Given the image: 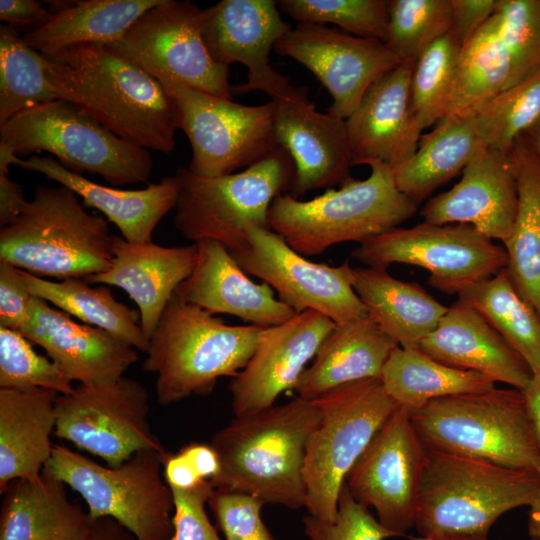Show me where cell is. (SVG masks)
Segmentation results:
<instances>
[{
  "label": "cell",
  "mask_w": 540,
  "mask_h": 540,
  "mask_svg": "<svg viewBox=\"0 0 540 540\" xmlns=\"http://www.w3.org/2000/svg\"><path fill=\"white\" fill-rule=\"evenodd\" d=\"M263 328L228 325L176 293L149 338L143 369L156 375L160 405L213 392L221 377L237 375L248 363Z\"/></svg>",
  "instance_id": "cell-3"
},
{
  "label": "cell",
  "mask_w": 540,
  "mask_h": 540,
  "mask_svg": "<svg viewBox=\"0 0 540 540\" xmlns=\"http://www.w3.org/2000/svg\"><path fill=\"white\" fill-rule=\"evenodd\" d=\"M387 7L385 43L401 62H415L451 30V0H387Z\"/></svg>",
  "instance_id": "cell-43"
},
{
  "label": "cell",
  "mask_w": 540,
  "mask_h": 540,
  "mask_svg": "<svg viewBox=\"0 0 540 540\" xmlns=\"http://www.w3.org/2000/svg\"><path fill=\"white\" fill-rule=\"evenodd\" d=\"M518 204L512 233L503 245L506 270L522 298L540 316V159L523 135L509 151Z\"/></svg>",
  "instance_id": "cell-35"
},
{
  "label": "cell",
  "mask_w": 540,
  "mask_h": 540,
  "mask_svg": "<svg viewBox=\"0 0 540 540\" xmlns=\"http://www.w3.org/2000/svg\"><path fill=\"white\" fill-rule=\"evenodd\" d=\"M22 187L0 172V226L5 227L16 220L27 206Z\"/></svg>",
  "instance_id": "cell-54"
},
{
  "label": "cell",
  "mask_w": 540,
  "mask_h": 540,
  "mask_svg": "<svg viewBox=\"0 0 540 540\" xmlns=\"http://www.w3.org/2000/svg\"><path fill=\"white\" fill-rule=\"evenodd\" d=\"M108 222L70 188L37 185L21 215L0 229V260L41 278L87 279L112 263Z\"/></svg>",
  "instance_id": "cell-4"
},
{
  "label": "cell",
  "mask_w": 540,
  "mask_h": 540,
  "mask_svg": "<svg viewBox=\"0 0 540 540\" xmlns=\"http://www.w3.org/2000/svg\"><path fill=\"white\" fill-rule=\"evenodd\" d=\"M175 176L179 182L177 230L194 243L211 239L234 252L246 245L248 224L269 227L270 206L278 195L290 192L295 165L278 146L238 173L202 177L179 167Z\"/></svg>",
  "instance_id": "cell-9"
},
{
  "label": "cell",
  "mask_w": 540,
  "mask_h": 540,
  "mask_svg": "<svg viewBox=\"0 0 540 540\" xmlns=\"http://www.w3.org/2000/svg\"><path fill=\"white\" fill-rule=\"evenodd\" d=\"M67 485L44 473L11 481L0 513V540H87L93 519Z\"/></svg>",
  "instance_id": "cell-29"
},
{
  "label": "cell",
  "mask_w": 540,
  "mask_h": 540,
  "mask_svg": "<svg viewBox=\"0 0 540 540\" xmlns=\"http://www.w3.org/2000/svg\"><path fill=\"white\" fill-rule=\"evenodd\" d=\"M208 504L225 540H275L262 519L264 503L258 498L214 489Z\"/></svg>",
  "instance_id": "cell-48"
},
{
  "label": "cell",
  "mask_w": 540,
  "mask_h": 540,
  "mask_svg": "<svg viewBox=\"0 0 540 540\" xmlns=\"http://www.w3.org/2000/svg\"><path fill=\"white\" fill-rule=\"evenodd\" d=\"M522 135L540 159V117Z\"/></svg>",
  "instance_id": "cell-59"
},
{
  "label": "cell",
  "mask_w": 540,
  "mask_h": 540,
  "mask_svg": "<svg viewBox=\"0 0 540 540\" xmlns=\"http://www.w3.org/2000/svg\"><path fill=\"white\" fill-rule=\"evenodd\" d=\"M310 70L332 96L328 113L347 119L367 89L401 63L385 42L323 24L298 23L274 46Z\"/></svg>",
  "instance_id": "cell-18"
},
{
  "label": "cell",
  "mask_w": 540,
  "mask_h": 540,
  "mask_svg": "<svg viewBox=\"0 0 540 540\" xmlns=\"http://www.w3.org/2000/svg\"><path fill=\"white\" fill-rule=\"evenodd\" d=\"M32 297L20 269L0 260V326L21 333L30 322Z\"/></svg>",
  "instance_id": "cell-50"
},
{
  "label": "cell",
  "mask_w": 540,
  "mask_h": 540,
  "mask_svg": "<svg viewBox=\"0 0 540 540\" xmlns=\"http://www.w3.org/2000/svg\"><path fill=\"white\" fill-rule=\"evenodd\" d=\"M166 453L140 451L110 467L54 445L42 472L76 491L92 519L112 518L137 540H170L174 499L162 472Z\"/></svg>",
  "instance_id": "cell-10"
},
{
  "label": "cell",
  "mask_w": 540,
  "mask_h": 540,
  "mask_svg": "<svg viewBox=\"0 0 540 540\" xmlns=\"http://www.w3.org/2000/svg\"><path fill=\"white\" fill-rule=\"evenodd\" d=\"M197 244L163 247L133 244L115 236L110 267L86 280L124 290L135 302L141 327L149 339L177 288L191 274Z\"/></svg>",
  "instance_id": "cell-26"
},
{
  "label": "cell",
  "mask_w": 540,
  "mask_h": 540,
  "mask_svg": "<svg viewBox=\"0 0 540 540\" xmlns=\"http://www.w3.org/2000/svg\"><path fill=\"white\" fill-rule=\"evenodd\" d=\"M245 234L246 245L230 253L248 275L270 285L297 314L314 310L335 324L367 316L353 288V267L348 260L339 266L311 262L269 227L248 224Z\"/></svg>",
  "instance_id": "cell-16"
},
{
  "label": "cell",
  "mask_w": 540,
  "mask_h": 540,
  "mask_svg": "<svg viewBox=\"0 0 540 540\" xmlns=\"http://www.w3.org/2000/svg\"><path fill=\"white\" fill-rule=\"evenodd\" d=\"M87 540H137L125 527L109 517L93 519Z\"/></svg>",
  "instance_id": "cell-56"
},
{
  "label": "cell",
  "mask_w": 540,
  "mask_h": 540,
  "mask_svg": "<svg viewBox=\"0 0 540 540\" xmlns=\"http://www.w3.org/2000/svg\"><path fill=\"white\" fill-rule=\"evenodd\" d=\"M428 449L537 471L540 447L524 393L498 389L437 398L407 410Z\"/></svg>",
  "instance_id": "cell-7"
},
{
  "label": "cell",
  "mask_w": 540,
  "mask_h": 540,
  "mask_svg": "<svg viewBox=\"0 0 540 540\" xmlns=\"http://www.w3.org/2000/svg\"><path fill=\"white\" fill-rule=\"evenodd\" d=\"M280 11L298 23H331L363 38L387 39V0H279Z\"/></svg>",
  "instance_id": "cell-44"
},
{
  "label": "cell",
  "mask_w": 540,
  "mask_h": 540,
  "mask_svg": "<svg viewBox=\"0 0 540 540\" xmlns=\"http://www.w3.org/2000/svg\"><path fill=\"white\" fill-rule=\"evenodd\" d=\"M496 15L510 60L507 89L540 68V0H498Z\"/></svg>",
  "instance_id": "cell-46"
},
{
  "label": "cell",
  "mask_w": 540,
  "mask_h": 540,
  "mask_svg": "<svg viewBox=\"0 0 540 540\" xmlns=\"http://www.w3.org/2000/svg\"><path fill=\"white\" fill-rule=\"evenodd\" d=\"M57 99L46 78L42 54L19 32L0 26V125L20 112Z\"/></svg>",
  "instance_id": "cell-40"
},
{
  "label": "cell",
  "mask_w": 540,
  "mask_h": 540,
  "mask_svg": "<svg viewBox=\"0 0 540 540\" xmlns=\"http://www.w3.org/2000/svg\"><path fill=\"white\" fill-rule=\"evenodd\" d=\"M0 389L68 394L74 387L54 361L36 353L26 337L0 326Z\"/></svg>",
  "instance_id": "cell-45"
},
{
  "label": "cell",
  "mask_w": 540,
  "mask_h": 540,
  "mask_svg": "<svg viewBox=\"0 0 540 540\" xmlns=\"http://www.w3.org/2000/svg\"><path fill=\"white\" fill-rule=\"evenodd\" d=\"M149 414V393L136 379L78 384L57 397L54 434L117 467L140 451L167 452Z\"/></svg>",
  "instance_id": "cell-14"
},
{
  "label": "cell",
  "mask_w": 540,
  "mask_h": 540,
  "mask_svg": "<svg viewBox=\"0 0 540 540\" xmlns=\"http://www.w3.org/2000/svg\"><path fill=\"white\" fill-rule=\"evenodd\" d=\"M380 379L391 399L406 410L437 398L495 388V382L490 378L445 365L418 347H396L386 361Z\"/></svg>",
  "instance_id": "cell-37"
},
{
  "label": "cell",
  "mask_w": 540,
  "mask_h": 540,
  "mask_svg": "<svg viewBox=\"0 0 540 540\" xmlns=\"http://www.w3.org/2000/svg\"><path fill=\"white\" fill-rule=\"evenodd\" d=\"M13 165L35 171L73 190L83 204L99 210L133 244L152 242V233L179 197L176 176H167L138 190H124L97 184L64 167L52 157H17Z\"/></svg>",
  "instance_id": "cell-28"
},
{
  "label": "cell",
  "mask_w": 540,
  "mask_h": 540,
  "mask_svg": "<svg viewBox=\"0 0 540 540\" xmlns=\"http://www.w3.org/2000/svg\"><path fill=\"white\" fill-rule=\"evenodd\" d=\"M0 147L17 156L46 151L67 169L98 174L115 186L147 182L153 167L149 150L61 99L32 106L0 125Z\"/></svg>",
  "instance_id": "cell-8"
},
{
  "label": "cell",
  "mask_w": 540,
  "mask_h": 540,
  "mask_svg": "<svg viewBox=\"0 0 540 540\" xmlns=\"http://www.w3.org/2000/svg\"><path fill=\"white\" fill-rule=\"evenodd\" d=\"M414 63L401 62L373 82L345 119L353 166L381 162L393 169L417 150L423 129L411 103Z\"/></svg>",
  "instance_id": "cell-23"
},
{
  "label": "cell",
  "mask_w": 540,
  "mask_h": 540,
  "mask_svg": "<svg viewBox=\"0 0 540 540\" xmlns=\"http://www.w3.org/2000/svg\"><path fill=\"white\" fill-rule=\"evenodd\" d=\"M540 478V465L537 469ZM528 535L530 538L540 539V488L534 502L529 506Z\"/></svg>",
  "instance_id": "cell-58"
},
{
  "label": "cell",
  "mask_w": 540,
  "mask_h": 540,
  "mask_svg": "<svg viewBox=\"0 0 540 540\" xmlns=\"http://www.w3.org/2000/svg\"><path fill=\"white\" fill-rule=\"evenodd\" d=\"M277 7L273 0H222L204 10L202 37L213 60L248 68L247 82L232 86L233 93L258 90L274 100L293 88L269 61L277 41L292 29Z\"/></svg>",
  "instance_id": "cell-19"
},
{
  "label": "cell",
  "mask_w": 540,
  "mask_h": 540,
  "mask_svg": "<svg viewBox=\"0 0 540 540\" xmlns=\"http://www.w3.org/2000/svg\"><path fill=\"white\" fill-rule=\"evenodd\" d=\"M273 101L276 144L289 153L295 165L289 194L299 199L312 190L350 179L353 165L345 119L318 112L305 87L293 86Z\"/></svg>",
  "instance_id": "cell-21"
},
{
  "label": "cell",
  "mask_w": 540,
  "mask_h": 540,
  "mask_svg": "<svg viewBox=\"0 0 540 540\" xmlns=\"http://www.w3.org/2000/svg\"><path fill=\"white\" fill-rule=\"evenodd\" d=\"M334 325L327 316L306 310L282 324L263 328L248 363L229 384L234 415L267 409L284 391L294 390Z\"/></svg>",
  "instance_id": "cell-20"
},
{
  "label": "cell",
  "mask_w": 540,
  "mask_h": 540,
  "mask_svg": "<svg viewBox=\"0 0 540 540\" xmlns=\"http://www.w3.org/2000/svg\"><path fill=\"white\" fill-rule=\"evenodd\" d=\"M363 180L352 177L339 189L328 188L302 201L278 195L268 213V226L303 256L324 253L343 242L359 244L397 228L417 206L396 186L391 167L372 163Z\"/></svg>",
  "instance_id": "cell-6"
},
{
  "label": "cell",
  "mask_w": 540,
  "mask_h": 540,
  "mask_svg": "<svg viewBox=\"0 0 540 540\" xmlns=\"http://www.w3.org/2000/svg\"><path fill=\"white\" fill-rule=\"evenodd\" d=\"M540 117V68L503 90L476 116L488 148L509 153L516 139Z\"/></svg>",
  "instance_id": "cell-42"
},
{
  "label": "cell",
  "mask_w": 540,
  "mask_h": 540,
  "mask_svg": "<svg viewBox=\"0 0 540 540\" xmlns=\"http://www.w3.org/2000/svg\"><path fill=\"white\" fill-rule=\"evenodd\" d=\"M353 288L367 315L401 348H415L448 311L416 282L402 281L386 268H353Z\"/></svg>",
  "instance_id": "cell-32"
},
{
  "label": "cell",
  "mask_w": 540,
  "mask_h": 540,
  "mask_svg": "<svg viewBox=\"0 0 540 540\" xmlns=\"http://www.w3.org/2000/svg\"><path fill=\"white\" fill-rule=\"evenodd\" d=\"M461 47L449 32L432 43L414 63L411 103L423 130L448 114Z\"/></svg>",
  "instance_id": "cell-41"
},
{
  "label": "cell",
  "mask_w": 540,
  "mask_h": 540,
  "mask_svg": "<svg viewBox=\"0 0 540 540\" xmlns=\"http://www.w3.org/2000/svg\"><path fill=\"white\" fill-rule=\"evenodd\" d=\"M457 301L478 312L540 373V316L518 293L506 268L460 292Z\"/></svg>",
  "instance_id": "cell-39"
},
{
  "label": "cell",
  "mask_w": 540,
  "mask_h": 540,
  "mask_svg": "<svg viewBox=\"0 0 540 540\" xmlns=\"http://www.w3.org/2000/svg\"><path fill=\"white\" fill-rule=\"evenodd\" d=\"M508 51L494 15L460 50L447 115L475 117L507 85Z\"/></svg>",
  "instance_id": "cell-38"
},
{
  "label": "cell",
  "mask_w": 540,
  "mask_h": 540,
  "mask_svg": "<svg viewBox=\"0 0 540 540\" xmlns=\"http://www.w3.org/2000/svg\"><path fill=\"white\" fill-rule=\"evenodd\" d=\"M173 98L180 129L192 147L187 167L202 177H218L249 167L278 146L274 137L273 100L247 106L163 77L158 80Z\"/></svg>",
  "instance_id": "cell-12"
},
{
  "label": "cell",
  "mask_w": 540,
  "mask_h": 540,
  "mask_svg": "<svg viewBox=\"0 0 540 540\" xmlns=\"http://www.w3.org/2000/svg\"><path fill=\"white\" fill-rule=\"evenodd\" d=\"M52 12L36 0H0V19L19 32L26 33L45 25Z\"/></svg>",
  "instance_id": "cell-52"
},
{
  "label": "cell",
  "mask_w": 540,
  "mask_h": 540,
  "mask_svg": "<svg viewBox=\"0 0 540 540\" xmlns=\"http://www.w3.org/2000/svg\"><path fill=\"white\" fill-rule=\"evenodd\" d=\"M351 257L367 267L387 269L394 263L421 267L429 272V284L448 295H458L507 265L504 246L472 226L424 221L375 236L354 249Z\"/></svg>",
  "instance_id": "cell-13"
},
{
  "label": "cell",
  "mask_w": 540,
  "mask_h": 540,
  "mask_svg": "<svg viewBox=\"0 0 540 540\" xmlns=\"http://www.w3.org/2000/svg\"><path fill=\"white\" fill-rule=\"evenodd\" d=\"M426 447L409 412L398 407L377 431L349 471L352 496L375 510L377 519L397 536L414 527Z\"/></svg>",
  "instance_id": "cell-17"
},
{
  "label": "cell",
  "mask_w": 540,
  "mask_h": 540,
  "mask_svg": "<svg viewBox=\"0 0 540 540\" xmlns=\"http://www.w3.org/2000/svg\"><path fill=\"white\" fill-rule=\"evenodd\" d=\"M180 452L202 479L211 480L219 473V458L211 445L193 442L183 446Z\"/></svg>",
  "instance_id": "cell-55"
},
{
  "label": "cell",
  "mask_w": 540,
  "mask_h": 540,
  "mask_svg": "<svg viewBox=\"0 0 540 540\" xmlns=\"http://www.w3.org/2000/svg\"><path fill=\"white\" fill-rule=\"evenodd\" d=\"M413 540H489L488 536H440V537H416Z\"/></svg>",
  "instance_id": "cell-60"
},
{
  "label": "cell",
  "mask_w": 540,
  "mask_h": 540,
  "mask_svg": "<svg viewBox=\"0 0 540 540\" xmlns=\"http://www.w3.org/2000/svg\"><path fill=\"white\" fill-rule=\"evenodd\" d=\"M42 57L57 99L78 105L132 144L162 153L174 150L178 108L153 76L105 44L74 45Z\"/></svg>",
  "instance_id": "cell-1"
},
{
  "label": "cell",
  "mask_w": 540,
  "mask_h": 540,
  "mask_svg": "<svg viewBox=\"0 0 540 540\" xmlns=\"http://www.w3.org/2000/svg\"><path fill=\"white\" fill-rule=\"evenodd\" d=\"M396 347L397 343L368 315L335 324L322 340L294 391L301 398L315 400L339 386L380 378Z\"/></svg>",
  "instance_id": "cell-30"
},
{
  "label": "cell",
  "mask_w": 540,
  "mask_h": 540,
  "mask_svg": "<svg viewBox=\"0 0 540 540\" xmlns=\"http://www.w3.org/2000/svg\"><path fill=\"white\" fill-rule=\"evenodd\" d=\"M30 315L21 334L41 346L72 382L117 380L139 359L132 346L100 328L74 321L43 299L32 297Z\"/></svg>",
  "instance_id": "cell-24"
},
{
  "label": "cell",
  "mask_w": 540,
  "mask_h": 540,
  "mask_svg": "<svg viewBox=\"0 0 540 540\" xmlns=\"http://www.w3.org/2000/svg\"><path fill=\"white\" fill-rule=\"evenodd\" d=\"M530 540H540V539H534V538H530Z\"/></svg>",
  "instance_id": "cell-61"
},
{
  "label": "cell",
  "mask_w": 540,
  "mask_h": 540,
  "mask_svg": "<svg viewBox=\"0 0 540 540\" xmlns=\"http://www.w3.org/2000/svg\"><path fill=\"white\" fill-rule=\"evenodd\" d=\"M20 272L33 296L146 352L149 339L141 327L138 310L117 301L107 285L93 287L84 278L52 281L21 269Z\"/></svg>",
  "instance_id": "cell-36"
},
{
  "label": "cell",
  "mask_w": 540,
  "mask_h": 540,
  "mask_svg": "<svg viewBox=\"0 0 540 540\" xmlns=\"http://www.w3.org/2000/svg\"><path fill=\"white\" fill-rule=\"evenodd\" d=\"M315 400L319 420L306 444L305 508L309 515L331 522L349 471L399 406L380 378L339 386Z\"/></svg>",
  "instance_id": "cell-11"
},
{
  "label": "cell",
  "mask_w": 540,
  "mask_h": 540,
  "mask_svg": "<svg viewBox=\"0 0 540 540\" xmlns=\"http://www.w3.org/2000/svg\"><path fill=\"white\" fill-rule=\"evenodd\" d=\"M58 395L0 389V493L15 479L40 474L49 461Z\"/></svg>",
  "instance_id": "cell-31"
},
{
  "label": "cell",
  "mask_w": 540,
  "mask_h": 540,
  "mask_svg": "<svg viewBox=\"0 0 540 540\" xmlns=\"http://www.w3.org/2000/svg\"><path fill=\"white\" fill-rule=\"evenodd\" d=\"M484 146L475 117L446 115L421 135L412 157L392 169L396 186L418 205L463 171Z\"/></svg>",
  "instance_id": "cell-34"
},
{
  "label": "cell",
  "mask_w": 540,
  "mask_h": 540,
  "mask_svg": "<svg viewBox=\"0 0 540 540\" xmlns=\"http://www.w3.org/2000/svg\"><path fill=\"white\" fill-rule=\"evenodd\" d=\"M319 420L316 400L296 397L262 411L235 416L210 445L219 473L214 489L249 494L264 504L305 507L304 459L308 438Z\"/></svg>",
  "instance_id": "cell-2"
},
{
  "label": "cell",
  "mask_w": 540,
  "mask_h": 540,
  "mask_svg": "<svg viewBox=\"0 0 540 540\" xmlns=\"http://www.w3.org/2000/svg\"><path fill=\"white\" fill-rule=\"evenodd\" d=\"M418 348L435 360L480 373L523 391L533 372L525 360L475 310L454 303Z\"/></svg>",
  "instance_id": "cell-27"
},
{
  "label": "cell",
  "mask_w": 540,
  "mask_h": 540,
  "mask_svg": "<svg viewBox=\"0 0 540 540\" xmlns=\"http://www.w3.org/2000/svg\"><path fill=\"white\" fill-rule=\"evenodd\" d=\"M303 527L309 540H385L398 537L385 528L368 507L358 502L345 484L339 496L335 520L327 522L307 515L303 518Z\"/></svg>",
  "instance_id": "cell-47"
},
{
  "label": "cell",
  "mask_w": 540,
  "mask_h": 540,
  "mask_svg": "<svg viewBox=\"0 0 540 540\" xmlns=\"http://www.w3.org/2000/svg\"><path fill=\"white\" fill-rule=\"evenodd\" d=\"M462 172L450 190L426 202L420 211L423 221L470 225L504 245L512 233L518 204L509 153L484 146Z\"/></svg>",
  "instance_id": "cell-22"
},
{
  "label": "cell",
  "mask_w": 540,
  "mask_h": 540,
  "mask_svg": "<svg viewBox=\"0 0 540 540\" xmlns=\"http://www.w3.org/2000/svg\"><path fill=\"white\" fill-rule=\"evenodd\" d=\"M195 243V266L175 292L184 301L262 328L282 324L297 314L275 297L266 282H253L221 243L211 239Z\"/></svg>",
  "instance_id": "cell-25"
},
{
  "label": "cell",
  "mask_w": 540,
  "mask_h": 540,
  "mask_svg": "<svg viewBox=\"0 0 540 540\" xmlns=\"http://www.w3.org/2000/svg\"><path fill=\"white\" fill-rule=\"evenodd\" d=\"M203 22L204 10L196 4L162 0L107 46L157 80L170 77L232 100L229 67L210 56L202 37Z\"/></svg>",
  "instance_id": "cell-15"
},
{
  "label": "cell",
  "mask_w": 540,
  "mask_h": 540,
  "mask_svg": "<svg viewBox=\"0 0 540 540\" xmlns=\"http://www.w3.org/2000/svg\"><path fill=\"white\" fill-rule=\"evenodd\" d=\"M537 471L426 448L414 528L419 537L488 536L505 513L537 497Z\"/></svg>",
  "instance_id": "cell-5"
},
{
  "label": "cell",
  "mask_w": 540,
  "mask_h": 540,
  "mask_svg": "<svg viewBox=\"0 0 540 540\" xmlns=\"http://www.w3.org/2000/svg\"><path fill=\"white\" fill-rule=\"evenodd\" d=\"M162 0L48 1L52 16L42 27L22 35L37 52L50 55L70 46L110 44Z\"/></svg>",
  "instance_id": "cell-33"
},
{
  "label": "cell",
  "mask_w": 540,
  "mask_h": 540,
  "mask_svg": "<svg viewBox=\"0 0 540 540\" xmlns=\"http://www.w3.org/2000/svg\"><path fill=\"white\" fill-rule=\"evenodd\" d=\"M171 491L174 513L170 540H221L205 510V505L214 491L210 480L190 489Z\"/></svg>",
  "instance_id": "cell-49"
},
{
  "label": "cell",
  "mask_w": 540,
  "mask_h": 540,
  "mask_svg": "<svg viewBox=\"0 0 540 540\" xmlns=\"http://www.w3.org/2000/svg\"><path fill=\"white\" fill-rule=\"evenodd\" d=\"M498 0H451L450 32L463 45L495 13Z\"/></svg>",
  "instance_id": "cell-51"
},
{
  "label": "cell",
  "mask_w": 540,
  "mask_h": 540,
  "mask_svg": "<svg viewBox=\"0 0 540 540\" xmlns=\"http://www.w3.org/2000/svg\"><path fill=\"white\" fill-rule=\"evenodd\" d=\"M163 476L171 489H190L206 481L180 451L176 454L167 452L164 455Z\"/></svg>",
  "instance_id": "cell-53"
},
{
  "label": "cell",
  "mask_w": 540,
  "mask_h": 540,
  "mask_svg": "<svg viewBox=\"0 0 540 540\" xmlns=\"http://www.w3.org/2000/svg\"><path fill=\"white\" fill-rule=\"evenodd\" d=\"M522 392L527 402L535 435L540 447V373L533 375L529 385Z\"/></svg>",
  "instance_id": "cell-57"
}]
</instances>
